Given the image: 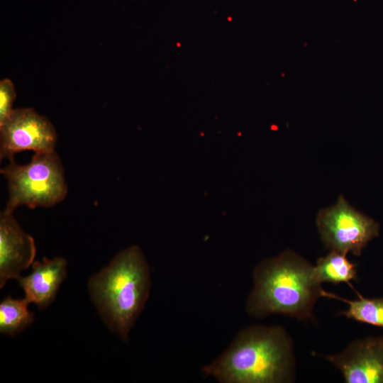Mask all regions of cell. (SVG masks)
I'll use <instances>...</instances> for the list:
<instances>
[{
  "instance_id": "6da1fadb",
  "label": "cell",
  "mask_w": 383,
  "mask_h": 383,
  "mask_svg": "<svg viewBox=\"0 0 383 383\" xmlns=\"http://www.w3.org/2000/svg\"><path fill=\"white\" fill-rule=\"evenodd\" d=\"M201 371L219 383L290 382L294 372L293 343L280 326H251L240 331Z\"/></svg>"
},
{
  "instance_id": "7a4b0ae2",
  "label": "cell",
  "mask_w": 383,
  "mask_h": 383,
  "mask_svg": "<svg viewBox=\"0 0 383 383\" xmlns=\"http://www.w3.org/2000/svg\"><path fill=\"white\" fill-rule=\"evenodd\" d=\"M253 287L245 304L248 314L262 318L282 314L311 319L323 289L314 266L291 250L260 262L252 273Z\"/></svg>"
},
{
  "instance_id": "3957f363",
  "label": "cell",
  "mask_w": 383,
  "mask_h": 383,
  "mask_svg": "<svg viewBox=\"0 0 383 383\" xmlns=\"http://www.w3.org/2000/svg\"><path fill=\"white\" fill-rule=\"evenodd\" d=\"M150 287V267L137 245L121 250L88 282L91 300L104 322L124 341L128 340Z\"/></svg>"
},
{
  "instance_id": "277c9868",
  "label": "cell",
  "mask_w": 383,
  "mask_h": 383,
  "mask_svg": "<svg viewBox=\"0 0 383 383\" xmlns=\"http://www.w3.org/2000/svg\"><path fill=\"white\" fill-rule=\"evenodd\" d=\"M1 174L8 186L4 210L10 212L20 206L52 207L63 201L67 194L64 168L55 150L35 153L25 165L11 160L1 169Z\"/></svg>"
},
{
  "instance_id": "5b68a950",
  "label": "cell",
  "mask_w": 383,
  "mask_h": 383,
  "mask_svg": "<svg viewBox=\"0 0 383 383\" xmlns=\"http://www.w3.org/2000/svg\"><path fill=\"white\" fill-rule=\"evenodd\" d=\"M316 224L325 245L331 250L356 256L379 234V225L356 211L343 196L335 204L319 211Z\"/></svg>"
},
{
  "instance_id": "8992f818",
  "label": "cell",
  "mask_w": 383,
  "mask_h": 383,
  "mask_svg": "<svg viewBox=\"0 0 383 383\" xmlns=\"http://www.w3.org/2000/svg\"><path fill=\"white\" fill-rule=\"evenodd\" d=\"M56 130L51 121L33 108L13 109L0 123V158L13 160L16 153L55 151Z\"/></svg>"
},
{
  "instance_id": "52a82bcc",
  "label": "cell",
  "mask_w": 383,
  "mask_h": 383,
  "mask_svg": "<svg viewBox=\"0 0 383 383\" xmlns=\"http://www.w3.org/2000/svg\"><path fill=\"white\" fill-rule=\"evenodd\" d=\"M323 357L347 383H383V336L355 340L343 352Z\"/></svg>"
},
{
  "instance_id": "ba28073f",
  "label": "cell",
  "mask_w": 383,
  "mask_h": 383,
  "mask_svg": "<svg viewBox=\"0 0 383 383\" xmlns=\"http://www.w3.org/2000/svg\"><path fill=\"white\" fill-rule=\"evenodd\" d=\"M34 239L20 226L13 212L0 213V287L8 280L18 279L21 273L34 262Z\"/></svg>"
},
{
  "instance_id": "9c48e42d",
  "label": "cell",
  "mask_w": 383,
  "mask_h": 383,
  "mask_svg": "<svg viewBox=\"0 0 383 383\" xmlns=\"http://www.w3.org/2000/svg\"><path fill=\"white\" fill-rule=\"evenodd\" d=\"M67 275V260L62 257H44L32 265V272L20 277L19 286L23 290L28 303H34L40 309L50 305Z\"/></svg>"
},
{
  "instance_id": "30bf717a",
  "label": "cell",
  "mask_w": 383,
  "mask_h": 383,
  "mask_svg": "<svg viewBox=\"0 0 383 383\" xmlns=\"http://www.w3.org/2000/svg\"><path fill=\"white\" fill-rule=\"evenodd\" d=\"M318 280L333 284L345 282L350 285V281L357 275L356 265L351 262L346 254L331 250L325 257H320L314 266Z\"/></svg>"
},
{
  "instance_id": "8fae6325",
  "label": "cell",
  "mask_w": 383,
  "mask_h": 383,
  "mask_svg": "<svg viewBox=\"0 0 383 383\" xmlns=\"http://www.w3.org/2000/svg\"><path fill=\"white\" fill-rule=\"evenodd\" d=\"M357 294L359 299L348 300L323 289L321 292V296L335 299L348 304V309L340 311V315L361 323L383 328V297L366 299L360 294Z\"/></svg>"
},
{
  "instance_id": "7c38bea8",
  "label": "cell",
  "mask_w": 383,
  "mask_h": 383,
  "mask_svg": "<svg viewBox=\"0 0 383 383\" xmlns=\"http://www.w3.org/2000/svg\"><path fill=\"white\" fill-rule=\"evenodd\" d=\"M28 301L13 299L9 296L0 304V331L3 334L13 335L33 321V314L28 309Z\"/></svg>"
},
{
  "instance_id": "4fadbf2b",
  "label": "cell",
  "mask_w": 383,
  "mask_h": 383,
  "mask_svg": "<svg viewBox=\"0 0 383 383\" xmlns=\"http://www.w3.org/2000/svg\"><path fill=\"white\" fill-rule=\"evenodd\" d=\"M16 96L15 87L12 81L5 78L0 81V123L13 111V103Z\"/></svg>"
}]
</instances>
